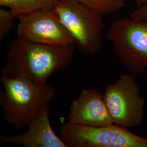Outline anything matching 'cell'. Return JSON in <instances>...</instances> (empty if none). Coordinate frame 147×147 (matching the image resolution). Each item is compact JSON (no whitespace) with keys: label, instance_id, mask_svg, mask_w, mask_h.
<instances>
[{"label":"cell","instance_id":"5b68a950","mask_svg":"<svg viewBox=\"0 0 147 147\" xmlns=\"http://www.w3.org/2000/svg\"><path fill=\"white\" fill-rule=\"evenodd\" d=\"M60 137L68 147H147V138L115 123L92 126L68 121L61 127Z\"/></svg>","mask_w":147,"mask_h":147},{"label":"cell","instance_id":"8992f818","mask_svg":"<svg viewBox=\"0 0 147 147\" xmlns=\"http://www.w3.org/2000/svg\"><path fill=\"white\" fill-rule=\"evenodd\" d=\"M103 94L113 123L126 128L142 124L146 100L133 75H121L115 83L106 87Z\"/></svg>","mask_w":147,"mask_h":147},{"label":"cell","instance_id":"277c9868","mask_svg":"<svg viewBox=\"0 0 147 147\" xmlns=\"http://www.w3.org/2000/svg\"><path fill=\"white\" fill-rule=\"evenodd\" d=\"M108 39L123 65L133 74L147 69V25L131 18L113 22L107 33Z\"/></svg>","mask_w":147,"mask_h":147},{"label":"cell","instance_id":"7a4b0ae2","mask_svg":"<svg viewBox=\"0 0 147 147\" xmlns=\"http://www.w3.org/2000/svg\"><path fill=\"white\" fill-rule=\"evenodd\" d=\"M0 80L4 88L0 93L4 120L18 130L28 126L56 94L55 88L47 84L2 75Z\"/></svg>","mask_w":147,"mask_h":147},{"label":"cell","instance_id":"6da1fadb","mask_svg":"<svg viewBox=\"0 0 147 147\" xmlns=\"http://www.w3.org/2000/svg\"><path fill=\"white\" fill-rule=\"evenodd\" d=\"M75 53V45L51 46L18 37L9 47L2 75L25 79L38 84H47L53 74L68 67Z\"/></svg>","mask_w":147,"mask_h":147},{"label":"cell","instance_id":"5bb4252c","mask_svg":"<svg viewBox=\"0 0 147 147\" xmlns=\"http://www.w3.org/2000/svg\"><path fill=\"white\" fill-rule=\"evenodd\" d=\"M135 2L136 3L137 5L140 6L147 2V0H134Z\"/></svg>","mask_w":147,"mask_h":147},{"label":"cell","instance_id":"8fae6325","mask_svg":"<svg viewBox=\"0 0 147 147\" xmlns=\"http://www.w3.org/2000/svg\"><path fill=\"white\" fill-rule=\"evenodd\" d=\"M81 3L105 16L121 9L125 5V0H68Z\"/></svg>","mask_w":147,"mask_h":147},{"label":"cell","instance_id":"52a82bcc","mask_svg":"<svg viewBox=\"0 0 147 147\" xmlns=\"http://www.w3.org/2000/svg\"><path fill=\"white\" fill-rule=\"evenodd\" d=\"M18 19V37L22 40L51 46L75 45L73 37L53 9L37 11Z\"/></svg>","mask_w":147,"mask_h":147},{"label":"cell","instance_id":"4fadbf2b","mask_svg":"<svg viewBox=\"0 0 147 147\" xmlns=\"http://www.w3.org/2000/svg\"><path fill=\"white\" fill-rule=\"evenodd\" d=\"M130 18L147 25V2L142 5L138 6L132 12Z\"/></svg>","mask_w":147,"mask_h":147},{"label":"cell","instance_id":"ba28073f","mask_svg":"<svg viewBox=\"0 0 147 147\" xmlns=\"http://www.w3.org/2000/svg\"><path fill=\"white\" fill-rule=\"evenodd\" d=\"M69 122L86 126H103L113 124L106 104L104 94L94 88L82 90L73 100L68 116Z\"/></svg>","mask_w":147,"mask_h":147},{"label":"cell","instance_id":"9c48e42d","mask_svg":"<svg viewBox=\"0 0 147 147\" xmlns=\"http://www.w3.org/2000/svg\"><path fill=\"white\" fill-rule=\"evenodd\" d=\"M50 112V105H45L28 125L26 132L14 136L1 135V142L25 147H68L53 130L49 119Z\"/></svg>","mask_w":147,"mask_h":147},{"label":"cell","instance_id":"7c38bea8","mask_svg":"<svg viewBox=\"0 0 147 147\" xmlns=\"http://www.w3.org/2000/svg\"><path fill=\"white\" fill-rule=\"evenodd\" d=\"M15 16L10 9L2 7L0 9V40H2L5 35L11 31L13 28V20Z\"/></svg>","mask_w":147,"mask_h":147},{"label":"cell","instance_id":"30bf717a","mask_svg":"<svg viewBox=\"0 0 147 147\" xmlns=\"http://www.w3.org/2000/svg\"><path fill=\"white\" fill-rule=\"evenodd\" d=\"M59 0H0V5L9 9L15 18L45 9H53Z\"/></svg>","mask_w":147,"mask_h":147},{"label":"cell","instance_id":"3957f363","mask_svg":"<svg viewBox=\"0 0 147 147\" xmlns=\"http://www.w3.org/2000/svg\"><path fill=\"white\" fill-rule=\"evenodd\" d=\"M53 10L80 50L89 55L99 53L105 27L104 16L86 5L68 0H59Z\"/></svg>","mask_w":147,"mask_h":147}]
</instances>
